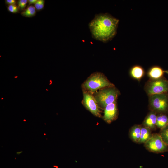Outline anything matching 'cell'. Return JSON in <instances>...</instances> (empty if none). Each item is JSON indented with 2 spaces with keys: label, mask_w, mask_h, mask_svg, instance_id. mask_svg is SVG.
Returning <instances> with one entry per match:
<instances>
[{
  "label": "cell",
  "mask_w": 168,
  "mask_h": 168,
  "mask_svg": "<svg viewBox=\"0 0 168 168\" xmlns=\"http://www.w3.org/2000/svg\"><path fill=\"white\" fill-rule=\"evenodd\" d=\"M119 22L108 13L96 14L89 24L92 37L103 42L111 40L116 34Z\"/></svg>",
  "instance_id": "cell-1"
},
{
  "label": "cell",
  "mask_w": 168,
  "mask_h": 168,
  "mask_svg": "<svg viewBox=\"0 0 168 168\" xmlns=\"http://www.w3.org/2000/svg\"><path fill=\"white\" fill-rule=\"evenodd\" d=\"M81 86L83 91L93 95L101 89L115 86L103 74L98 72L91 74Z\"/></svg>",
  "instance_id": "cell-2"
},
{
  "label": "cell",
  "mask_w": 168,
  "mask_h": 168,
  "mask_svg": "<svg viewBox=\"0 0 168 168\" xmlns=\"http://www.w3.org/2000/svg\"><path fill=\"white\" fill-rule=\"evenodd\" d=\"M120 94L119 91L113 86L101 89L93 95L99 107L104 109L107 105L116 101Z\"/></svg>",
  "instance_id": "cell-3"
},
{
  "label": "cell",
  "mask_w": 168,
  "mask_h": 168,
  "mask_svg": "<svg viewBox=\"0 0 168 168\" xmlns=\"http://www.w3.org/2000/svg\"><path fill=\"white\" fill-rule=\"evenodd\" d=\"M149 107L157 114L168 113V94L165 93L149 96Z\"/></svg>",
  "instance_id": "cell-4"
},
{
  "label": "cell",
  "mask_w": 168,
  "mask_h": 168,
  "mask_svg": "<svg viewBox=\"0 0 168 168\" xmlns=\"http://www.w3.org/2000/svg\"><path fill=\"white\" fill-rule=\"evenodd\" d=\"M144 89L149 96L167 93L168 80L164 78L157 80L149 79L146 83Z\"/></svg>",
  "instance_id": "cell-5"
},
{
  "label": "cell",
  "mask_w": 168,
  "mask_h": 168,
  "mask_svg": "<svg viewBox=\"0 0 168 168\" xmlns=\"http://www.w3.org/2000/svg\"><path fill=\"white\" fill-rule=\"evenodd\" d=\"M149 151L155 153H162L168 151V146L165 143L159 134H152L150 138L144 143Z\"/></svg>",
  "instance_id": "cell-6"
},
{
  "label": "cell",
  "mask_w": 168,
  "mask_h": 168,
  "mask_svg": "<svg viewBox=\"0 0 168 168\" xmlns=\"http://www.w3.org/2000/svg\"><path fill=\"white\" fill-rule=\"evenodd\" d=\"M83 93L82 103L83 106L94 116L101 117L99 107L93 95L84 91H83Z\"/></svg>",
  "instance_id": "cell-7"
},
{
  "label": "cell",
  "mask_w": 168,
  "mask_h": 168,
  "mask_svg": "<svg viewBox=\"0 0 168 168\" xmlns=\"http://www.w3.org/2000/svg\"><path fill=\"white\" fill-rule=\"evenodd\" d=\"M118 115V108L116 101L107 105L104 109L103 120L108 123H110L115 120Z\"/></svg>",
  "instance_id": "cell-8"
},
{
  "label": "cell",
  "mask_w": 168,
  "mask_h": 168,
  "mask_svg": "<svg viewBox=\"0 0 168 168\" xmlns=\"http://www.w3.org/2000/svg\"><path fill=\"white\" fill-rule=\"evenodd\" d=\"M157 118V113L151 111L145 119L143 122V126L149 128L151 130H155L156 127Z\"/></svg>",
  "instance_id": "cell-9"
},
{
  "label": "cell",
  "mask_w": 168,
  "mask_h": 168,
  "mask_svg": "<svg viewBox=\"0 0 168 168\" xmlns=\"http://www.w3.org/2000/svg\"><path fill=\"white\" fill-rule=\"evenodd\" d=\"M164 71L160 67L154 66L151 67L147 73L150 79L157 80L162 78Z\"/></svg>",
  "instance_id": "cell-10"
},
{
  "label": "cell",
  "mask_w": 168,
  "mask_h": 168,
  "mask_svg": "<svg viewBox=\"0 0 168 168\" xmlns=\"http://www.w3.org/2000/svg\"><path fill=\"white\" fill-rule=\"evenodd\" d=\"M145 70L142 67L139 65L133 66L130 70V74L134 79L140 80L144 76Z\"/></svg>",
  "instance_id": "cell-11"
},
{
  "label": "cell",
  "mask_w": 168,
  "mask_h": 168,
  "mask_svg": "<svg viewBox=\"0 0 168 168\" xmlns=\"http://www.w3.org/2000/svg\"><path fill=\"white\" fill-rule=\"evenodd\" d=\"M142 126L136 125L132 126L129 131V137L134 142L138 143L139 141Z\"/></svg>",
  "instance_id": "cell-12"
},
{
  "label": "cell",
  "mask_w": 168,
  "mask_h": 168,
  "mask_svg": "<svg viewBox=\"0 0 168 168\" xmlns=\"http://www.w3.org/2000/svg\"><path fill=\"white\" fill-rule=\"evenodd\" d=\"M151 130L149 128L142 126L140 136L138 143H145L151 137L152 134Z\"/></svg>",
  "instance_id": "cell-13"
},
{
  "label": "cell",
  "mask_w": 168,
  "mask_h": 168,
  "mask_svg": "<svg viewBox=\"0 0 168 168\" xmlns=\"http://www.w3.org/2000/svg\"><path fill=\"white\" fill-rule=\"evenodd\" d=\"M168 124V117L164 114H159L157 115L156 127L161 130Z\"/></svg>",
  "instance_id": "cell-14"
},
{
  "label": "cell",
  "mask_w": 168,
  "mask_h": 168,
  "mask_svg": "<svg viewBox=\"0 0 168 168\" xmlns=\"http://www.w3.org/2000/svg\"><path fill=\"white\" fill-rule=\"evenodd\" d=\"M36 13V11L35 7L33 5H29L22 11L21 15L24 17H31L35 16Z\"/></svg>",
  "instance_id": "cell-15"
},
{
  "label": "cell",
  "mask_w": 168,
  "mask_h": 168,
  "mask_svg": "<svg viewBox=\"0 0 168 168\" xmlns=\"http://www.w3.org/2000/svg\"><path fill=\"white\" fill-rule=\"evenodd\" d=\"M159 134L164 142L168 146V124L161 130Z\"/></svg>",
  "instance_id": "cell-16"
},
{
  "label": "cell",
  "mask_w": 168,
  "mask_h": 168,
  "mask_svg": "<svg viewBox=\"0 0 168 168\" xmlns=\"http://www.w3.org/2000/svg\"><path fill=\"white\" fill-rule=\"evenodd\" d=\"M28 2L27 0H19L17 2L19 10L23 11L25 9Z\"/></svg>",
  "instance_id": "cell-17"
},
{
  "label": "cell",
  "mask_w": 168,
  "mask_h": 168,
  "mask_svg": "<svg viewBox=\"0 0 168 168\" xmlns=\"http://www.w3.org/2000/svg\"><path fill=\"white\" fill-rule=\"evenodd\" d=\"M7 9L8 11L13 13H18L19 10L18 6L16 5H9Z\"/></svg>",
  "instance_id": "cell-18"
},
{
  "label": "cell",
  "mask_w": 168,
  "mask_h": 168,
  "mask_svg": "<svg viewBox=\"0 0 168 168\" xmlns=\"http://www.w3.org/2000/svg\"><path fill=\"white\" fill-rule=\"evenodd\" d=\"M5 3L9 5H16V1L15 0H5Z\"/></svg>",
  "instance_id": "cell-19"
},
{
  "label": "cell",
  "mask_w": 168,
  "mask_h": 168,
  "mask_svg": "<svg viewBox=\"0 0 168 168\" xmlns=\"http://www.w3.org/2000/svg\"><path fill=\"white\" fill-rule=\"evenodd\" d=\"M41 0H38L36 3L34 4V7L36 10L40 11V7Z\"/></svg>",
  "instance_id": "cell-20"
},
{
  "label": "cell",
  "mask_w": 168,
  "mask_h": 168,
  "mask_svg": "<svg viewBox=\"0 0 168 168\" xmlns=\"http://www.w3.org/2000/svg\"><path fill=\"white\" fill-rule=\"evenodd\" d=\"M45 0H41L40 7V11L43 9L44 7Z\"/></svg>",
  "instance_id": "cell-21"
},
{
  "label": "cell",
  "mask_w": 168,
  "mask_h": 168,
  "mask_svg": "<svg viewBox=\"0 0 168 168\" xmlns=\"http://www.w3.org/2000/svg\"><path fill=\"white\" fill-rule=\"evenodd\" d=\"M38 0H28V2L29 5H30L32 4H35Z\"/></svg>",
  "instance_id": "cell-22"
},
{
  "label": "cell",
  "mask_w": 168,
  "mask_h": 168,
  "mask_svg": "<svg viewBox=\"0 0 168 168\" xmlns=\"http://www.w3.org/2000/svg\"><path fill=\"white\" fill-rule=\"evenodd\" d=\"M22 151H20V152H16V154L17 155H19L21 153H22Z\"/></svg>",
  "instance_id": "cell-23"
},
{
  "label": "cell",
  "mask_w": 168,
  "mask_h": 168,
  "mask_svg": "<svg viewBox=\"0 0 168 168\" xmlns=\"http://www.w3.org/2000/svg\"><path fill=\"white\" fill-rule=\"evenodd\" d=\"M164 72L167 73V74H168V70H166V71H164Z\"/></svg>",
  "instance_id": "cell-24"
},
{
  "label": "cell",
  "mask_w": 168,
  "mask_h": 168,
  "mask_svg": "<svg viewBox=\"0 0 168 168\" xmlns=\"http://www.w3.org/2000/svg\"><path fill=\"white\" fill-rule=\"evenodd\" d=\"M50 82H51V83L49 84V85H50L52 84V80H50Z\"/></svg>",
  "instance_id": "cell-25"
},
{
  "label": "cell",
  "mask_w": 168,
  "mask_h": 168,
  "mask_svg": "<svg viewBox=\"0 0 168 168\" xmlns=\"http://www.w3.org/2000/svg\"><path fill=\"white\" fill-rule=\"evenodd\" d=\"M17 77H18V76H16L14 77L15 78H17Z\"/></svg>",
  "instance_id": "cell-26"
},
{
  "label": "cell",
  "mask_w": 168,
  "mask_h": 168,
  "mask_svg": "<svg viewBox=\"0 0 168 168\" xmlns=\"http://www.w3.org/2000/svg\"><path fill=\"white\" fill-rule=\"evenodd\" d=\"M3 98H1V100H3Z\"/></svg>",
  "instance_id": "cell-27"
},
{
  "label": "cell",
  "mask_w": 168,
  "mask_h": 168,
  "mask_svg": "<svg viewBox=\"0 0 168 168\" xmlns=\"http://www.w3.org/2000/svg\"><path fill=\"white\" fill-rule=\"evenodd\" d=\"M46 90L47 91H48V89H46Z\"/></svg>",
  "instance_id": "cell-28"
},
{
  "label": "cell",
  "mask_w": 168,
  "mask_h": 168,
  "mask_svg": "<svg viewBox=\"0 0 168 168\" xmlns=\"http://www.w3.org/2000/svg\"><path fill=\"white\" fill-rule=\"evenodd\" d=\"M24 120V121H26V120Z\"/></svg>",
  "instance_id": "cell-29"
}]
</instances>
